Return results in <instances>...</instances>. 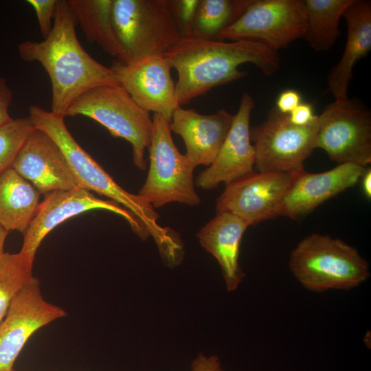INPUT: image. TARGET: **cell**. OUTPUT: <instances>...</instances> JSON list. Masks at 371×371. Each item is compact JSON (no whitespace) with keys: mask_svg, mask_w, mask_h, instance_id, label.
Listing matches in <instances>:
<instances>
[{"mask_svg":"<svg viewBox=\"0 0 371 371\" xmlns=\"http://www.w3.org/2000/svg\"><path fill=\"white\" fill-rule=\"evenodd\" d=\"M95 209L106 210L122 216L139 237L143 240L149 237L136 217L115 201L98 198L82 188L60 190L45 194L34 217L23 234V245L19 254L33 265L41 243L52 230L70 218Z\"/></svg>","mask_w":371,"mask_h":371,"instance_id":"11","label":"cell"},{"mask_svg":"<svg viewBox=\"0 0 371 371\" xmlns=\"http://www.w3.org/2000/svg\"><path fill=\"white\" fill-rule=\"evenodd\" d=\"M112 20L126 64L164 56L181 37L168 0H113Z\"/></svg>","mask_w":371,"mask_h":371,"instance_id":"6","label":"cell"},{"mask_svg":"<svg viewBox=\"0 0 371 371\" xmlns=\"http://www.w3.org/2000/svg\"><path fill=\"white\" fill-rule=\"evenodd\" d=\"M306 12L304 38L313 49L324 52L336 43L339 23L355 0H304Z\"/></svg>","mask_w":371,"mask_h":371,"instance_id":"23","label":"cell"},{"mask_svg":"<svg viewBox=\"0 0 371 371\" xmlns=\"http://www.w3.org/2000/svg\"><path fill=\"white\" fill-rule=\"evenodd\" d=\"M292 173L254 172L226 185L216 200V214L238 216L249 226L280 216Z\"/></svg>","mask_w":371,"mask_h":371,"instance_id":"13","label":"cell"},{"mask_svg":"<svg viewBox=\"0 0 371 371\" xmlns=\"http://www.w3.org/2000/svg\"><path fill=\"white\" fill-rule=\"evenodd\" d=\"M301 102V95L298 91L293 89H286L279 95L276 108L282 113L289 114Z\"/></svg>","mask_w":371,"mask_h":371,"instance_id":"30","label":"cell"},{"mask_svg":"<svg viewBox=\"0 0 371 371\" xmlns=\"http://www.w3.org/2000/svg\"><path fill=\"white\" fill-rule=\"evenodd\" d=\"M13 99L12 91L6 80L0 76V126L10 122L9 109Z\"/></svg>","mask_w":371,"mask_h":371,"instance_id":"29","label":"cell"},{"mask_svg":"<svg viewBox=\"0 0 371 371\" xmlns=\"http://www.w3.org/2000/svg\"><path fill=\"white\" fill-rule=\"evenodd\" d=\"M289 265L299 283L315 293L349 291L370 276L368 262L355 247L317 233L306 236L292 249Z\"/></svg>","mask_w":371,"mask_h":371,"instance_id":"4","label":"cell"},{"mask_svg":"<svg viewBox=\"0 0 371 371\" xmlns=\"http://www.w3.org/2000/svg\"><path fill=\"white\" fill-rule=\"evenodd\" d=\"M234 115L225 109L204 115L178 107L169 124L171 132L183 139L186 155L196 167L209 166L217 157L232 126Z\"/></svg>","mask_w":371,"mask_h":371,"instance_id":"18","label":"cell"},{"mask_svg":"<svg viewBox=\"0 0 371 371\" xmlns=\"http://www.w3.org/2000/svg\"><path fill=\"white\" fill-rule=\"evenodd\" d=\"M34 129L29 116L0 126V174L12 168L23 143Z\"/></svg>","mask_w":371,"mask_h":371,"instance_id":"26","label":"cell"},{"mask_svg":"<svg viewBox=\"0 0 371 371\" xmlns=\"http://www.w3.org/2000/svg\"><path fill=\"white\" fill-rule=\"evenodd\" d=\"M39 192L12 167L0 174V225L24 233L40 204Z\"/></svg>","mask_w":371,"mask_h":371,"instance_id":"21","label":"cell"},{"mask_svg":"<svg viewBox=\"0 0 371 371\" xmlns=\"http://www.w3.org/2000/svg\"><path fill=\"white\" fill-rule=\"evenodd\" d=\"M35 128L47 133L58 146L82 188L103 195L132 213L152 236L161 256L176 251L180 239L176 232L158 223L159 215L138 194H131L114 179L77 143L67 129L64 117L40 106L31 105L28 115Z\"/></svg>","mask_w":371,"mask_h":371,"instance_id":"3","label":"cell"},{"mask_svg":"<svg viewBox=\"0 0 371 371\" xmlns=\"http://www.w3.org/2000/svg\"><path fill=\"white\" fill-rule=\"evenodd\" d=\"M252 0H200L194 22L195 37L219 41L221 32L234 22Z\"/></svg>","mask_w":371,"mask_h":371,"instance_id":"24","label":"cell"},{"mask_svg":"<svg viewBox=\"0 0 371 371\" xmlns=\"http://www.w3.org/2000/svg\"><path fill=\"white\" fill-rule=\"evenodd\" d=\"M362 188L364 194L367 198L371 197V169L366 168L362 177Z\"/></svg>","mask_w":371,"mask_h":371,"instance_id":"33","label":"cell"},{"mask_svg":"<svg viewBox=\"0 0 371 371\" xmlns=\"http://www.w3.org/2000/svg\"><path fill=\"white\" fill-rule=\"evenodd\" d=\"M365 170L359 165L344 163L323 172L311 173L302 169L292 173L280 216L295 219L307 215L326 200L354 186Z\"/></svg>","mask_w":371,"mask_h":371,"instance_id":"17","label":"cell"},{"mask_svg":"<svg viewBox=\"0 0 371 371\" xmlns=\"http://www.w3.org/2000/svg\"><path fill=\"white\" fill-rule=\"evenodd\" d=\"M12 168L40 194L82 188L56 143L35 128L21 148Z\"/></svg>","mask_w":371,"mask_h":371,"instance_id":"16","label":"cell"},{"mask_svg":"<svg viewBox=\"0 0 371 371\" xmlns=\"http://www.w3.org/2000/svg\"><path fill=\"white\" fill-rule=\"evenodd\" d=\"M254 107L252 96L243 93L227 136L214 161L197 177V187L211 190L220 183L227 185L256 172L255 150L249 127Z\"/></svg>","mask_w":371,"mask_h":371,"instance_id":"15","label":"cell"},{"mask_svg":"<svg viewBox=\"0 0 371 371\" xmlns=\"http://www.w3.org/2000/svg\"><path fill=\"white\" fill-rule=\"evenodd\" d=\"M13 371H15V370H13Z\"/></svg>","mask_w":371,"mask_h":371,"instance_id":"35","label":"cell"},{"mask_svg":"<svg viewBox=\"0 0 371 371\" xmlns=\"http://www.w3.org/2000/svg\"><path fill=\"white\" fill-rule=\"evenodd\" d=\"M67 2L87 41L98 44L115 60L126 64V55L113 27V0H67Z\"/></svg>","mask_w":371,"mask_h":371,"instance_id":"22","label":"cell"},{"mask_svg":"<svg viewBox=\"0 0 371 371\" xmlns=\"http://www.w3.org/2000/svg\"><path fill=\"white\" fill-rule=\"evenodd\" d=\"M77 115L89 117L113 137L128 141L135 165L146 169L144 152L150 143L153 119L122 86H100L85 91L72 102L65 114V117Z\"/></svg>","mask_w":371,"mask_h":371,"instance_id":"5","label":"cell"},{"mask_svg":"<svg viewBox=\"0 0 371 371\" xmlns=\"http://www.w3.org/2000/svg\"><path fill=\"white\" fill-rule=\"evenodd\" d=\"M110 68L140 108L159 115L170 124L174 111L180 106L171 76L172 67L168 58L152 56L131 64L113 59Z\"/></svg>","mask_w":371,"mask_h":371,"instance_id":"14","label":"cell"},{"mask_svg":"<svg viewBox=\"0 0 371 371\" xmlns=\"http://www.w3.org/2000/svg\"><path fill=\"white\" fill-rule=\"evenodd\" d=\"M347 26L343 54L328 77L327 91L335 100L348 98V89L355 63L371 49V3L355 0L342 16Z\"/></svg>","mask_w":371,"mask_h":371,"instance_id":"20","label":"cell"},{"mask_svg":"<svg viewBox=\"0 0 371 371\" xmlns=\"http://www.w3.org/2000/svg\"><path fill=\"white\" fill-rule=\"evenodd\" d=\"M76 24L67 0H58L49 35L41 41L27 40L18 45L22 60L39 63L48 74L51 111L64 117L72 102L85 91L100 86L120 85L110 67L84 49L77 38Z\"/></svg>","mask_w":371,"mask_h":371,"instance_id":"1","label":"cell"},{"mask_svg":"<svg viewBox=\"0 0 371 371\" xmlns=\"http://www.w3.org/2000/svg\"><path fill=\"white\" fill-rule=\"evenodd\" d=\"M248 227L238 216L223 212L216 214L196 234L201 246L220 265L228 291H235L245 277L238 258L242 238Z\"/></svg>","mask_w":371,"mask_h":371,"instance_id":"19","label":"cell"},{"mask_svg":"<svg viewBox=\"0 0 371 371\" xmlns=\"http://www.w3.org/2000/svg\"><path fill=\"white\" fill-rule=\"evenodd\" d=\"M32 267L19 253L5 252L0 258V322L12 301L34 277Z\"/></svg>","mask_w":371,"mask_h":371,"instance_id":"25","label":"cell"},{"mask_svg":"<svg viewBox=\"0 0 371 371\" xmlns=\"http://www.w3.org/2000/svg\"><path fill=\"white\" fill-rule=\"evenodd\" d=\"M330 159L366 167L371 162V115L349 98L335 100L317 115L315 148Z\"/></svg>","mask_w":371,"mask_h":371,"instance_id":"10","label":"cell"},{"mask_svg":"<svg viewBox=\"0 0 371 371\" xmlns=\"http://www.w3.org/2000/svg\"><path fill=\"white\" fill-rule=\"evenodd\" d=\"M306 30L304 0H252L218 40L253 41L278 52L304 38Z\"/></svg>","mask_w":371,"mask_h":371,"instance_id":"9","label":"cell"},{"mask_svg":"<svg viewBox=\"0 0 371 371\" xmlns=\"http://www.w3.org/2000/svg\"><path fill=\"white\" fill-rule=\"evenodd\" d=\"M200 0H168L170 10L180 36L192 34Z\"/></svg>","mask_w":371,"mask_h":371,"instance_id":"27","label":"cell"},{"mask_svg":"<svg viewBox=\"0 0 371 371\" xmlns=\"http://www.w3.org/2000/svg\"><path fill=\"white\" fill-rule=\"evenodd\" d=\"M290 121L296 125L304 126L311 124L317 118L311 104L301 102L289 114Z\"/></svg>","mask_w":371,"mask_h":371,"instance_id":"31","label":"cell"},{"mask_svg":"<svg viewBox=\"0 0 371 371\" xmlns=\"http://www.w3.org/2000/svg\"><path fill=\"white\" fill-rule=\"evenodd\" d=\"M67 312L43 297L37 278L33 277L12 301L0 322V371H13L14 365L30 337Z\"/></svg>","mask_w":371,"mask_h":371,"instance_id":"12","label":"cell"},{"mask_svg":"<svg viewBox=\"0 0 371 371\" xmlns=\"http://www.w3.org/2000/svg\"><path fill=\"white\" fill-rule=\"evenodd\" d=\"M190 371H223L220 359L216 355L199 353L192 361Z\"/></svg>","mask_w":371,"mask_h":371,"instance_id":"32","label":"cell"},{"mask_svg":"<svg viewBox=\"0 0 371 371\" xmlns=\"http://www.w3.org/2000/svg\"><path fill=\"white\" fill-rule=\"evenodd\" d=\"M317 116L309 124H293L289 114L273 108L266 120L250 128L256 172L293 173L304 169L315 148Z\"/></svg>","mask_w":371,"mask_h":371,"instance_id":"8","label":"cell"},{"mask_svg":"<svg viewBox=\"0 0 371 371\" xmlns=\"http://www.w3.org/2000/svg\"><path fill=\"white\" fill-rule=\"evenodd\" d=\"M10 232L7 231L0 225V258L5 253L3 251L4 243Z\"/></svg>","mask_w":371,"mask_h":371,"instance_id":"34","label":"cell"},{"mask_svg":"<svg viewBox=\"0 0 371 371\" xmlns=\"http://www.w3.org/2000/svg\"><path fill=\"white\" fill-rule=\"evenodd\" d=\"M152 119L149 170L138 195L153 208L172 202L199 205L201 199L193 178L195 166L178 150L169 123L158 114H153Z\"/></svg>","mask_w":371,"mask_h":371,"instance_id":"7","label":"cell"},{"mask_svg":"<svg viewBox=\"0 0 371 371\" xmlns=\"http://www.w3.org/2000/svg\"><path fill=\"white\" fill-rule=\"evenodd\" d=\"M178 74L176 97L180 106L213 88L247 75L239 66L251 63L267 76L280 66L278 52L249 41L205 40L181 36L164 55Z\"/></svg>","mask_w":371,"mask_h":371,"instance_id":"2","label":"cell"},{"mask_svg":"<svg viewBox=\"0 0 371 371\" xmlns=\"http://www.w3.org/2000/svg\"><path fill=\"white\" fill-rule=\"evenodd\" d=\"M27 2L35 12L40 32L44 39L52 31L58 0H27Z\"/></svg>","mask_w":371,"mask_h":371,"instance_id":"28","label":"cell"}]
</instances>
